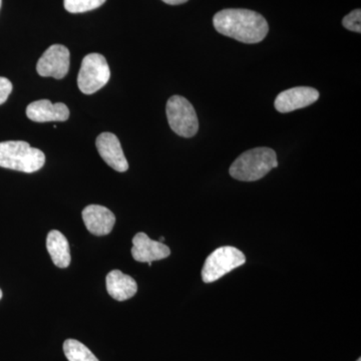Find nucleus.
Masks as SVG:
<instances>
[{
    "instance_id": "obj_1",
    "label": "nucleus",
    "mask_w": 361,
    "mask_h": 361,
    "mask_svg": "<svg viewBox=\"0 0 361 361\" xmlns=\"http://www.w3.org/2000/svg\"><path fill=\"white\" fill-rule=\"evenodd\" d=\"M214 27L218 32L244 44H258L269 32L264 16L256 11L228 8L215 14Z\"/></svg>"
},
{
    "instance_id": "obj_2",
    "label": "nucleus",
    "mask_w": 361,
    "mask_h": 361,
    "mask_svg": "<svg viewBox=\"0 0 361 361\" xmlns=\"http://www.w3.org/2000/svg\"><path fill=\"white\" fill-rule=\"evenodd\" d=\"M277 167V156L274 149L255 148L241 154L232 164L229 173L234 179L254 182L262 179L271 170Z\"/></svg>"
},
{
    "instance_id": "obj_3",
    "label": "nucleus",
    "mask_w": 361,
    "mask_h": 361,
    "mask_svg": "<svg viewBox=\"0 0 361 361\" xmlns=\"http://www.w3.org/2000/svg\"><path fill=\"white\" fill-rule=\"evenodd\" d=\"M45 156L39 149L23 141L0 142V167L35 173L44 167Z\"/></svg>"
},
{
    "instance_id": "obj_4",
    "label": "nucleus",
    "mask_w": 361,
    "mask_h": 361,
    "mask_svg": "<svg viewBox=\"0 0 361 361\" xmlns=\"http://www.w3.org/2000/svg\"><path fill=\"white\" fill-rule=\"evenodd\" d=\"M245 263V255L239 249L231 246L220 247L206 259L202 269V279L205 283H212Z\"/></svg>"
},
{
    "instance_id": "obj_5",
    "label": "nucleus",
    "mask_w": 361,
    "mask_h": 361,
    "mask_svg": "<svg viewBox=\"0 0 361 361\" xmlns=\"http://www.w3.org/2000/svg\"><path fill=\"white\" fill-rule=\"evenodd\" d=\"M166 113L173 132L183 137H192L198 133L199 121L194 106L180 96L169 99Z\"/></svg>"
},
{
    "instance_id": "obj_6",
    "label": "nucleus",
    "mask_w": 361,
    "mask_h": 361,
    "mask_svg": "<svg viewBox=\"0 0 361 361\" xmlns=\"http://www.w3.org/2000/svg\"><path fill=\"white\" fill-rule=\"evenodd\" d=\"M111 78L110 66L99 54L85 56L78 75V85L85 94H92L103 89Z\"/></svg>"
},
{
    "instance_id": "obj_7",
    "label": "nucleus",
    "mask_w": 361,
    "mask_h": 361,
    "mask_svg": "<svg viewBox=\"0 0 361 361\" xmlns=\"http://www.w3.org/2000/svg\"><path fill=\"white\" fill-rule=\"evenodd\" d=\"M70 63V51L65 45L54 44L44 52L37 61V71L42 77L61 80L68 75Z\"/></svg>"
},
{
    "instance_id": "obj_8",
    "label": "nucleus",
    "mask_w": 361,
    "mask_h": 361,
    "mask_svg": "<svg viewBox=\"0 0 361 361\" xmlns=\"http://www.w3.org/2000/svg\"><path fill=\"white\" fill-rule=\"evenodd\" d=\"M319 99V92L314 87H296L280 92L274 106L281 114L290 113L310 106Z\"/></svg>"
},
{
    "instance_id": "obj_9",
    "label": "nucleus",
    "mask_w": 361,
    "mask_h": 361,
    "mask_svg": "<svg viewBox=\"0 0 361 361\" xmlns=\"http://www.w3.org/2000/svg\"><path fill=\"white\" fill-rule=\"evenodd\" d=\"M96 146L103 160L118 172L123 173L129 169V163L123 154L120 140L111 133H102L97 137Z\"/></svg>"
},
{
    "instance_id": "obj_10",
    "label": "nucleus",
    "mask_w": 361,
    "mask_h": 361,
    "mask_svg": "<svg viewBox=\"0 0 361 361\" xmlns=\"http://www.w3.org/2000/svg\"><path fill=\"white\" fill-rule=\"evenodd\" d=\"M170 248L161 242L149 238L144 232L137 233L133 238L132 255L137 262L152 263L169 257Z\"/></svg>"
},
{
    "instance_id": "obj_11",
    "label": "nucleus",
    "mask_w": 361,
    "mask_h": 361,
    "mask_svg": "<svg viewBox=\"0 0 361 361\" xmlns=\"http://www.w3.org/2000/svg\"><path fill=\"white\" fill-rule=\"evenodd\" d=\"M26 116L35 123L66 122L70 118V110L65 104H52L49 99H39L28 104Z\"/></svg>"
},
{
    "instance_id": "obj_12",
    "label": "nucleus",
    "mask_w": 361,
    "mask_h": 361,
    "mask_svg": "<svg viewBox=\"0 0 361 361\" xmlns=\"http://www.w3.org/2000/svg\"><path fill=\"white\" fill-rule=\"evenodd\" d=\"M85 227L96 236L110 234L116 223L115 214L99 205L85 207L82 213Z\"/></svg>"
},
{
    "instance_id": "obj_13",
    "label": "nucleus",
    "mask_w": 361,
    "mask_h": 361,
    "mask_svg": "<svg viewBox=\"0 0 361 361\" xmlns=\"http://www.w3.org/2000/svg\"><path fill=\"white\" fill-rule=\"evenodd\" d=\"M106 284L108 293L118 301L128 300L137 291V284L134 278L123 274L120 270L111 271L106 275Z\"/></svg>"
},
{
    "instance_id": "obj_14",
    "label": "nucleus",
    "mask_w": 361,
    "mask_h": 361,
    "mask_svg": "<svg viewBox=\"0 0 361 361\" xmlns=\"http://www.w3.org/2000/svg\"><path fill=\"white\" fill-rule=\"evenodd\" d=\"M47 248L52 262L59 268H66L71 264V250L68 239L63 233L52 230L47 238Z\"/></svg>"
},
{
    "instance_id": "obj_15",
    "label": "nucleus",
    "mask_w": 361,
    "mask_h": 361,
    "mask_svg": "<svg viewBox=\"0 0 361 361\" xmlns=\"http://www.w3.org/2000/svg\"><path fill=\"white\" fill-rule=\"evenodd\" d=\"M63 353L68 361H99L85 344L75 339H66Z\"/></svg>"
},
{
    "instance_id": "obj_16",
    "label": "nucleus",
    "mask_w": 361,
    "mask_h": 361,
    "mask_svg": "<svg viewBox=\"0 0 361 361\" xmlns=\"http://www.w3.org/2000/svg\"><path fill=\"white\" fill-rule=\"evenodd\" d=\"M106 0H63L66 11L71 13H84L103 6Z\"/></svg>"
},
{
    "instance_id": "obj_17",
    "label": "nucleus",
    "mask_w": 361,
    "mask_h": 361,
    "mask_svg": "<svg viewBox=\"0 0 361 361\" xmlns=\"http://www.w3.org/2000/svg\"><path fill=\"white\" fill-rule=\"evenodd\" d=\"M342 25L351 32H361V11L360 8L351 11L342 20Z\"/></svg>"
},
{
    "instance_id": "obj_18",
    "label": "nucleus",
    "mask_w": 361,
    "mask_h": 361,
    "mask_svg": "<svg viewBox=\"0 0 361 361\" xmlns=\"http://www.w3.org/2000/svg\"><path fill=\"white\" fill-rule=\"evenodd\" d=\"M13 92V84L6 78L0 77V106L6 103L9 94Z\"/></svg>"
},
{
    "instance_id": "obj_19",
    "label": "nucleus",
    "mask_w": 361,
    "mask_h": 361,
    "mask_svg": "<svg viewBox=\"0 0 361 361\" xmlns=\"http://www.w3.org/2000/svg\"><path fill=\"white\" fill-rule=\"evenodd\" d=\"M165 4H170V6H179V4H185V2L189 1V0H161Z\"/></svg>"
},
{
    "instance_id": "obj_20",
    "label": "nucleus",
    "mask_w": 361,
    "mask_h": 361,
    "mask_svg": "<svg viewBox=\"0 0 361 361\" xmlns=\"http://www.w3.org/2000/svg\"><path fill=\"white\" fill-rule=\"evenodd\" d=\"M163 241H165V238H164V237H161L160 240H159V242H161V243H163Z\"/></svg>"
},
{
    "instance_id": "obj_21",
    "label": "nucleus",
    "mask_w": 361,
    "mask_h": 361,
    "mask_svg": "<svg viewBox=\"0 0 361 361\" xmlns=\"http://www.w3.org/2000/svg\"><path fill=\"white\" fill-rule=\"evenodd\" d=\"M2 298V291H1V289H0V299Z\"/></svg>"
},
{
    "instance_id": "obj_22",
    "label": "nucleus",
    "mask_w": 361,
    "mask_h": 361,
    "mask_svg": "<svg viewBox=\"0 0 361 361\" xmlns=\"http://www.w3.org/2000/svg\"><path fill=\"white\" fill-rule=\"evenodd\" d=\"M0 7H1V0H0Z\"/></svg>"
},
{
    "instance_id": "obj_23",
    "label": "nucleus",
    "mask_w": 361,
    "mask_h": 361,
    "mask_svg": "<svg viewBox=\"0 0 361 361\" xmlns=\"http://www.w3.org/2000/svg\"><path fill=\"white\" fill-rule=\"evenodd\" d=\"M357 361H361V360H360H360H358Z\"/></svg>"
}]
</instances>
